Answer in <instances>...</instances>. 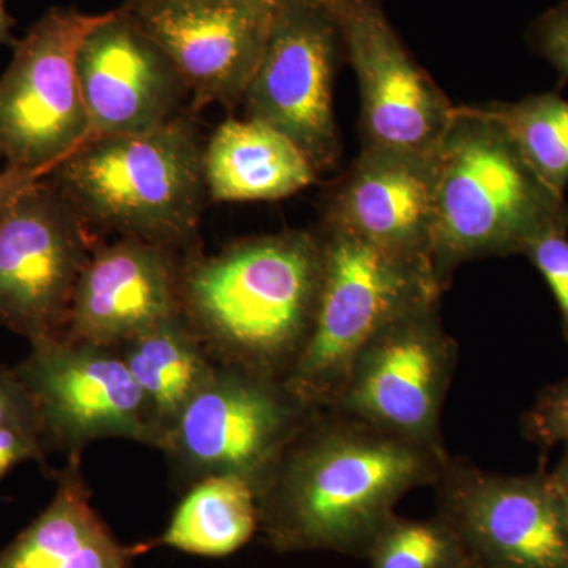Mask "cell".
<instances>
[{
  "label": "cell",
  "mask_w": 568,
  "mask_h": 568,
  "mask_svg": "<svg viewBox=\"0 0 568 568\" xmlns=\"http://www.w3.org/2000/svg\"><path fill=\"white\" fill-rule=\"evenodd\" d=\"M178 254L140 239L100 242L74 287L62 339L118 347L182 315Z\"/></svg>",
  "instance_id": "16"
},
{
  "label": "cell",
  "mask_w": 568,
  "mask_h": 568,
  "mask_svg": "<svg viewBox=\"0 0 568 568\" xmlns=\"http://www.w3.org/2000/svg\"><path fill=\"white\" fill-rule=\"evenodd\" d=\"M100 237L50 179L0 220V324L29 342L62 339L74 287Z\"/></svg>",
  "instance_id": "9"
},
{
  "label": "cell",
  "mask_w": 568,
  "mask_h": 568,
  "mask_svg": "<svg viewBox=\"0 0 568 568\" xmlns=\"http://www.w3.org/2000/svg\"><path fill=\"white\" fill-rule=\"evenodd\" d=\"M48 178L47 174L32 173V171L6 170L0 171V220L9 213L11 205L22 192Z\"/></svg>",
  "instance_id": "29"
},
{
  "label": "cell",
  "mask_w": 568,
  "mask_h": 568,
  "mask_svg": "<svg viewBox=\"0 0 568 568\" xmlns=\"http://www.w3.org/2000/svg\"><path fill=\"white\" fill-rule=\"evenodd\" d=\"M106 13L52 7L13 48L0 78V160L50 175L89 140L78 51Z\"/></svg>",
  "instance_id": "7"
},
{
  "label": "cell",
  "mask_w": 568,
  "mask_h": 568,
  "mask_svg": "<svg viewBox=\"0 0 568 568\" xmlns=\"http://www.w3.org/2000/svg\"><path fill=\"white\" fill-rule=\"evenodd\" d=\"M122 7L185 78L190 114L244 102L278 10L227 0H126Z\"/></svg>",
  "instance_id": "14"
},
{
  "label": "cell",
  "mask_w": 568,
  "mask_h": 568,
  "mask_svg": "<svg viewBox=\"0 0 568 568\" xmlns=\"http://www.w3.org/2000/svg\"><path fill=\"white\" fill-rule=\"evenodd\" d=\"M552 484L558 488L560 497H562L564 506L568 511V440L564 444V454L560 457L558 466L549 473Z\"/></svg>",
  "instance_id": "30"
},
{
  "label": "cell",
  "mask_w": 568,
  "mask_h": 568,
  "mask_svg": "<svg viewBox=\"0 0 568 568\" xmlns=\"http://www.w3.org/2000/svg\"><path fill=\"white\" fill-rule=\"evenodd\" d=\"M320 407L286 381L216 362L160 450L189 487L213 476H237L254 489Z\"/></svg>",
  "instance_id": "6"
},
{
  "label": "cell",
  "mask_w": 568,
  "mask_h": 568,
  "mask_svg": "<svg viewBox=\"0 0 568 568\" xmlns=\"http://www.w3.org/2000/svg\"><path fill=\"white\" fill-rule=\"evenodd\" d=\"M523 435L529 443L551 448L568 440V376L540 392L523 416Z\"/></svg>",
  "instance_id": "24"
},
{
  "label": "cell",
  "mask_w": 568,
  "mask_h": 568,
  "mask_svg": "<svg viewBox=\"0 0 568 568\" xmlns=\"http://www.w3.org/2000/svg\"><path fill=\"white\" fill-rule=\"evenodd\" d=\"M324 274L315 327L286 379L315 407L334 405L358 353L379 332L422 306L440 302L433 261L396 252L321 224Z\"/></svg>",
  "instance_id": "5"
},
{
  "label": "cell",
  "mask_w": 568,
  "mask_h": 568,
  "mask_svg": "<svg viewBox=\"0 0 568 568\" xmlns=\"http://www.w3.org/2000/svg\"><path fill=\"white\" fill-rule=\"evenodd\" d=\"M148 549L115 538L92 507L81 454H70L50 506L0 549V568H132Z\"/></svg>",
  "instance_id": "18"
},
{
  "label": "cell",
  "mask_w": 568,
  "mask_h": 568,
  "mask_svg": "<svg viewBox=\"0 0 568 568\" xmlns=\"http://www.w3.org/2000/svg\"><path fill=\"white\" fill-rule=\"evenodd\" d=\"M435 488L474 568H568V511L548 470L504 476L450 458Z\"/></svg>",
  "instance_id": "11"
},
{
  "label": "cell",
  "mask_w": 568,
  "mask_h": 568,
  "mask_svg": "<svg viewBox=\"0 0 568 568\" xmlns=\"http://www.w3.org/2000/svg\"><path fill=\"white\" fill-rule=\"evenodd\" d=\"M47 457V450L39 440L11 429L0 428V480L20 463L29 459L43 463Z\"/></svg>",
  "instance_id": "28"
},
{
  "label": "cell",
  "mask_w": 568,
  "mask_h": 568,
  "mask_svg": "<svg viewBox=\"0 0 568 568\" xmlns=\"http://www.w3.org/2000/svg\"><path fill=\"white\" fill-rule=\"evenodd\" d=\"M435 164L432 261L444 291L462 264L525 254L545 235L568 233L566 194L536 173L484 106H457Z\"/></svg>",
  "instance_id": "3"
},
{
  "label": "cell",
  "mask_w": 568,
  "mask_h": 568,
  "mask_svg": "<svg viewBox=\"0 0 568 568\" xmlns=\"http://www.w3.org/2000/svg\"><path fill=\"white\" fill-rule=\"evenodd\" d=\"M204 148L185 112L149 132L85 142L48 179L97 237L140 239L183 257L197 252Z\"/></svg>",
  "instance_id": "4"
},
{
  "label": "cell",
  "mask_w": 568,
  "mask_h": 568,
  "mask_svg": "<svg viewBox=\"0 0 568 568\" xmlns=\"http://www.w3.org/2000/svg\"><path fill=\"white\" fill-rule=\"evenodd\" d=\"M523 256L528 257L548 284L558 304L568 342V233H552L538 239Z\"/></svg>",
  "instance_id": "25"
},
{
  "label": "cell",
  "mask_w": 568,
  "mask_h": 568,
  "mask_svg": "<svg viewBox=\"0 0 568 568\" xmlns=\"http://www.w3.org/2000/svg\"><path fill=\"white\" fill-rule=\"evenodd\" d=\"M260 530L256 495L237 476H213L190 487L155 544L205 558H223Z\"/></svg>",
  "instance_id": "21"
},
{
  "label": "cell",
  "mask_w": 568,
  "mask_h": 568,
  "mask_svg": "<svg viewBox=\"0 0 568 568\" xmlns=\"http://www.w3.org/2000/svg\"><path fill=\"white\" fill-rule=\"evenodd\" d=\"M450 455L320 407L256 489L260 532L275 551L368 558L396 504L435 487Z\"/></svg>",
  "instance_id": "1"
},
{
  "label": "cell",
  "mask_w": 568,
  "mask_h": 568,
  "mask_svg": "<svg viewBox=\"0 0 568 568\" xmlns=\"http://www.w3.org/2000/svg\"><path fill=\"white\" fill-rule=\"evenodd\" d=\"M227 2L250 3V6L267 7V9H280L287 0H227Z\"/></svg>",
  "instance_id": "32"
},
{
  "label": "cell",
  "mask_w": 568,
  "mask_h": 568,
  "mask_svg": "<svg viewBox=\"0 0 568 568\" xmlns=\"http://www.w3.org/2000/svg\"><path fill=\"white\" fill-rule=\"evenodd\" d=\"M343 52L342 33L325 0H287L276 10L242 102L246 118L294 141L317 173L334 170L342 155L334 82Z\"/></svg>",
  "instance_id": "8"
},
{
  "label": "cell",
  "mask_w": 568,
  "mask_h": 568,
  "mask_svg": "<svg viewBox=\"0 0 568 568\" xmlns=\"http://www.w3.org/2000/svg\"><path fill=\"white\" fill-rule=\"evenodd\" d=\"M209 197L220 203L276 201L316 181L317 171L290 138L256 119H227L204 148Z\"/></svg>",
  "instance_id": "19"
},
{
  "label": "cell",
  "mask_w": 568,
  "mask_h": 568,
  "mask_svg": "<svg viewBox=\"0 0 568 568\" xmlns=\"http://www.w3.org/2000/svg\"><path fill=\"white\" fill-rule=\"evenodd\" d=\"M6 3L7 0H0V44L14 48L17 47L18 40L14 39L13 33H11V29L14 28L17 21L10 17L9 11H7Z\"/></svg>",
  "instance_id": "31"
},
{
  "label": "cell",
  "mask_w": 568,
  "mask_h": 568,
  "mask_svg": "<svg viewBox=\"0 0 568 568\" xmlns=\"http://www.w3.org/2000/svg\"><path fill=\"white\" fill-rule=\"evenodd\" d=\"M469 568H474V567H469Z\"/></svg>",
  "instance_id": "33"
},
{
  "label": "cell",
  "mask_w": 568,
  "mask_h": 568,
  "mask_svg": "<svg viewBox=\"0 0 568 568\" xmlns=\"http://www.w3.org/2000/svg\"><path fill=\"white\" fill-rule=\"evenodd\" d=\"M89 141L144 133L173 121L190 89L163 48L123 7L82 40L77 59Z\"/></svg>",
  "instance_id": "15"
},
{
  "label": "cell",
  "mask_w": 568,
  "mask_h": 568,
  "mask_svg": "<svg viewBox=\"0 0 568 568\" xmlns=\"http://www.w3.org/2000/svg\"><path fill=\"white\" fill-rule=\"evenodd\" d=\"M0 428L32 437L44 447L39 410L31 392L22 384L14 368L6 366H0Z\"/></svg>",
  "instance_id": "26"
},
{
  "label": "cell",
  "mask_w": 568,
  "mask_h": 568,
  "mask_svg": "<svg viewBox=\"0 0 568 568\" xmlns=\"http://www.w3.org/2000/svg\"><path fill=\"white\" fill-rule=\"evenodd\" d=\"M115 349L148 399L160 448L216 362L183 315L145 328Z\"/></svg>",
  "instance_id": "20"
},
{
  "label": "cell",
  "mask_w": 568,
  "mask_h": 568,
  "mask_svg": "<svg viewBox=\"0 0 568 568\" xmlns=\"http://www.w3.org/2000/svg\"><path fill=\"white\" fill-rule=\"evenodd\" d=\"M14 366L39 410L48 454L121 437L159 447L148 399L115 347L47 339Z\"/></svg>",
  "instance_id": "12"
},
{
  "label": "cell",
  "mask_w": 568,
  "mask_h": 568,
  "mask_svg": "<svg viewBox=\"0 0 568 568\" xmlns=\"http://www.w3.org/2000/svg\"><path fill=\"white\" fill-rule=\"evenodd\" d=\"M320 233L291 230L181 257L182 315L219 364L286 381L315 327Z\"/></svg>",
  "instance_id": "2"
},
{
  "label": "cell",
  "mask_w": 568,
  "mask_h": 568,
  "mask_svg": "<svg viewBox=\"0 0 568 568\" xmlns=\"http://www.w3.org/2000/svg\"><path fill=\"white\" fill-rule=\"evenodd\" d=\"M369 568H469L457 530L436 514L426 519L394 515L369 549Z\"/></svg>",
  "instance_id": "23"
},
{
  "label": "cell",
  "mask_w": 568,
  "mask_h": 568,
  "mask_svg": "<svg viewBox=\"0 0 568 568\" xmlns=\"http://www.w3.org/2000/svg\"><path fill=\"white\" fill-rule=\"evenodd\" d=\"M361 91L364 148L435 153L454 106L406 50L379 0H325Z\"/></svg>",
  "instance_id": "13"
},
{
  "label": "cell",
  "mask_w": 568,
  "mask_h": 568,
  "mask_svg": "<svg viewBox=\"0 0 568 568\" xmlns=\"http://www.w3.org/2000/svg\"><path fill=\"white\" fill-rule=\"evenodd\" d=\"M440 302L414 310L358 353L334 409L384 432L436 448L440 416L457 369L458 343L444 327Z\"/></svg>",
  "instance_id": "10"
},
{
  "label": "cell",
  "mask_w": 568,
  "mask_h": 568,
  "mask_svg": "<svg viewBox=\"0 0 568 568\" xmlns=\"http://www.w3.org/2000/svg\"><path fill=\"white\" fill-rule=\"evenodd\" d=\"M435 220V153L364 148L328 194L323 224L432 260Z\"/></svg>",
  "instance_id": "17"
},
{
  "label": "cell",
  "mask_w": 568,
  "mask_h": 568,
  "mask_svg": "<svg viewBox=\"0 0 568 568\" xmlns=\"http://www.w3.org/2000/svg\"><path fill=\"white\" fill-rule=\"evenodd\" d=\"M529 44L568 81V0L545 11L530 26Z\"/></svg>",
  "instance_id": "27"
},
{
  "label": "cell",
  "mask_w": 568,
  "mask_h": 568,
  "mask_svg": "<svg viewBox=\"0 0 568 568\" xmlns=\"http://www.w3.org/2000/svg\"><path fill=\"white\" fill-rule=\"evenodd\" d=\"M485 110L517 142L536 173L560 194L568 186V102L558 92L532 93L517 102H493Z\"/></svg>",
  "instance_id": "22"
}]
</instances>
